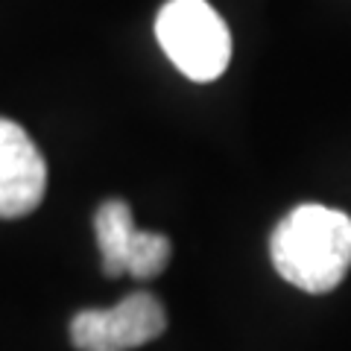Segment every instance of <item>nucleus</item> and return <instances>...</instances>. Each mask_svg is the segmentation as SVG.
<instances>
[{"instance_id":"nucleus-1","label":"nucleus","mask_w":351,"mask_h":351,"mask_svg":"<svg viewBox=\"0 0 351 351\" xmlns=\"http://www.w3.org/2000/svg\"><path fill=\"white\" fill-rule=\"evenodd\" d=\"M272 267L304 293H331L351 269V217L325 205H299L269 240Z\"/></svg>"},{"instance_id":"nucleus-2","label":"nucleus","mask_w":351,"mask_h":351,"mask_svg":"<svg viewBox=\"0 0 351 351\" xmlns=\"http://www.w3.org/2000/svg\"><path fill=\"white\" fill-rule=\"evenodd\" d=\"M156 38L193 82H214L232 62V32L208 0H167L156 18Z\"/></svg>"},{"instance_id":"nucleus-3","label":"nucleus","mask_w":351,"mask_h":351,"mask_svg":"<svg viewBox=\"0 0 351 351\" xmlns=\"http://www.w3.org/2000/svg\"><path fill=\"white\" fill-rule=\"evenodd\" d=\"M97 246L108 278H156L170 261V240L156 232H144L132 219V208L123 199H108L94 217Z\"/></svg>"},{"instance_id":"nucleus-4","label":"nucleus","mask_w":351,"mask_h":351,"mask_svg":"<svg viewBox=\"0 0 351 351\" xmlns=\"http://www.w3.org/2000/svg\"><path fill=\"white\" fill-rule=\"evenodd\" d=\"M167 328L164 304L152 293H132L108 311H82L71 322L80 351H129L158 339Z\"/></svg>"},{"instance_id":"nucleus-5","label":"nucleus","mask_w":351,"mask_h":351,"mask_svg":"<svg viewBox=\"0 0 351 351\" xmlns=\"http://www.w3.org/2000/svg\"><path fill=\"white\" fill-rule=\"evenodd\" d=\"M47 191V164L32 138L12 120L0 117V217L32 214Z\"/></svg>"}]
</instances>
